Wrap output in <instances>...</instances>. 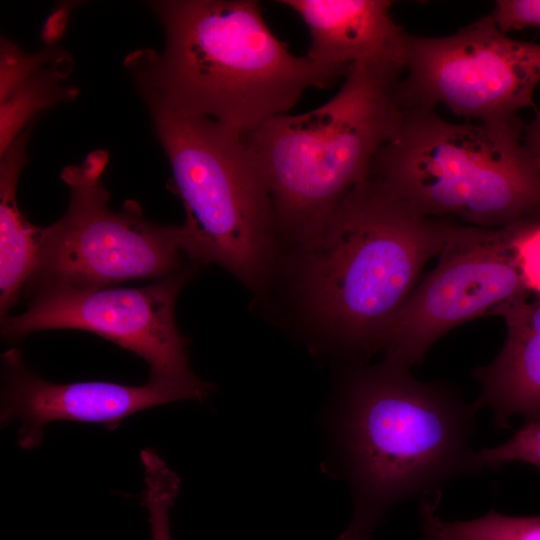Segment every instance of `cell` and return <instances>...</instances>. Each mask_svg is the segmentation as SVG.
<instances>
[{
	"label": "cell",
	"mask_w": 540,
	"mask_h": 540,
	"mask_svg": "<svg viewBox=\"0 0 540 540\" xmlns=\"http://www.w3.org/2000/svg\"><path fill=\"white\" fill-rule=\"evenodd\" d=\"M148 6L164 46L132 52L124 65L146 105L214 119L243 133L286 114L309 88L349 69L293 55L255 0H161Z\"/></svg>",
	"instance_id": "cell-1"
},
{
	"label": "cell",
	"mask_w": 540,
	"mask_h": 540,
	"mask_svg": "<svg viewBox=\"0 0 540 540\" xmlns=\"http://www.w3.org/2000/svg\"><path fill=\"white\" fill-rule=\"evenodd\" d=\"M478 409L455 389L420 381L386 359L349 374L334 431L354 509L337 540H372L393 507L441 495L451 481L477 473L471 442Z\"/></svg>",
	"instance_id": "cell-2"
},
{
	"label": "cell",
	"mask_w": 540,
	"mask_h": 540,
	"mask_svg": "<svg viewBox=\"0 0 540 540\" xmlns=\"http://www.w3.org/2000/svg\"><path fill=\"white\" fill-rule=\"evenodd\" d=\"M447 225L369 176L298 249L296 288L306 316L342 349H381L421 270L439 254Z\"/></svg>",
	"instance_id": "cell-3"
},
{
	"label": "cell",
	"mask_w": 540,
	"mask_h": 540,
	"mask_svg": "<svg viewBox=\"0 0 540 540\" xmlns=\"http://www.w3.org/2000/svg\"><path fill=\"white\" fill-rule=\"evenodd\" d=\"M403 72L396 63L354 64L325 104L275 116L243 133L270 191L279 237L297 249L306 246L369 178L376 154L403 116Z\"/></svg>",
	"instance_id": "cell-4"
},
{
	"label": "cell",
	"mask_w": 540,
	"mask_h": 540,
	"mask_svg": "<svg viewBox=\"0 0 540 540\" xmlns=\"http://www.w3.org/2000/svg\"><path fill=\"white\" fill-rule=\"evenodd\" d=\"M524 125L451 123L435 108H404L370 177L423 216L511 225L540 213V172L524 148Z\"/></svg>",
	"instance_id": "cell-5"
},
{
	"label": "cell",
	"mask_w": 540,
	"mask_h": 540,
	"mask_svg": "<svg viewBox=\"0 0 540 540\" xmlns=\"http://www.w3.org/2000/svg\"><path fill=\"white\" fill-rule=\"evenodd\" d=\"M147 107L185 209L184 254L221 266L265 294L279 232L270 191L243 132L207 117Z\"/></svg>",
	"instance_id": "cell-6"
},
{
	"label": "cell",
	"mask_w": 540,
	"mask_h": 540,
	"mask_svg": "<svg viewBox=\"0 0 540 540\" xmlns=\"http://www.w3.org/2000/svg\"><path fill=\"white\" fill-rule=\"evenodd\" d=\"M106 160L105 153L97 152L62 171L68 208L58 221L41 228L36 267L24 292L48 284L104 288L160 280L187 266L181 262V226L147 220L132 201L120 211L110 208L101 181Z\"/></svg>",
	"instance_id": "cell-7"
},
{
	"label": "cell",
	"mask_w": 540,
	"mask_h": 540,
	"mask_svg": "<svg viewBox=\"0 0 540 540\" xmlns=\"http://www.w3.org/2000/svg\"><path fill=\"white\" fill-rule=\"evenodd\" d=\"M540 83V44L515 40L490 13L444 37L407 35L399 85L403 108L445 105L479 123H522Z\"/></svg>",
	"instance_id": "cell-8"
},
{
	"label": "cell",
	"mask_w": 540,
	"mask_h": 540,
	"mask_svg": "<svg viewBox=\"0 0 540 540\" xmlns=\"http://www.w3.org/2000/svg\"><path fill=\"white\" fill-rule=\"evenodd\" d=\"M194 266L137 288H79L48 284L33 289L26 310L1 319V335L15 341L55 329L84 330L141 357L148 381L197 384L191 371L187 341L175 322V304Z\"/></svg>",
	"instance_id": "cell-9"
},
{
	"label": "cell",
	"mask_w": 540,
	"mask_h": 540,
	"mask_svg": "<svg viewBox=\"0 0 540 540\" xmlns=\"http://www.w3.org/2000/svg\"><path fill=\"white\" fill-rule=\"evenodd\" d=\"M438 256L390 324L381 347L384 359L411 368L454 327L500 315L530 295L504 227L448 224Z\"/></svg>",
	"instance_id": "cell-10"
},
{
	"label": "cell",
	"mask_w": 540,
	"mask_h": 540,
	"mask_svg": "<svg viewBox=\"0 0 540 540\" xmlns=\"http://www.w3.org/2000/svg\"><path fill=\"white\" fill-rule=\"evenodd\" d=\"M1 361L0 423L3 427L18 421V445L27 450L41 444L45 426L54 421L98 424L112 431L134 413L178 400H203L213 390L204 381L198 384L147 381L140 386L109 381L56 384L31 370L16 348L6 351Z\"/></svg>",
	"instance_id": "cell-11"
},
{
	"label": "cell",
	"mask_w": 540,
	"mask_h": 540,
	"mask_svg": "<svg viewBox=\"0 0 540 540\" xmlns=\"http://www.w3.org/2000/svg\"><path fill=\"white\" fill-rule=\"evenodd\" d=\"M305 23L306 57L324 68L349 69L358 63L404 66L408 33L391 15L388 0H279Z\"/></svg>",
	"instance_id": "cell-12"
},
{
	"label": "cell",
	"mask_w": 540,
	"mask_h": 540,
	"mask_svg": "<svg viewBox=\"0 0 540 540\" xmlns=\"http://www.w3.org/2000/svg\"><path fill=\"white\" fill-rule=\"evenodd\" d=\"M30 128L2 153L0 170V316L18 302L36 267L41 228L31 225L16 201L20 172L26 163Z\"/></svg>",
	"instance_id": "cell-13"
},
{
	"label": "cell",
	"mask_w": 540,
	"mask_h": 540,
	"mask_svg": "<svg viewBox=\"0 0 540 540\" xmlns=\"http://www.w3.org/2000/svg\"><path fill=\"white\" fill-rule=\"evenodd\" d=\"M441 496L420 500L423 540H540V516H509L492 509L470 520H445L436 511Z\"/></svg>",
	"instance_id": "cell-14"
},
{
	"label": "cell",
	"mask_w": 540,
	"mask_h": 540,
	"mask_svg": "<svg viewBox=\"0 0 540 540\" xmlns=\"http://www.w3.org/2000/svg\"><path fill=\"white\" fill-rule=\"evenodd\" d=\"M145 489L142 505L148 511L152 540H171L169 510L180 490V478L155 451L143 454Z\"/></svg>",
	"instance_id": "cell-15"
},
{
	"label": "cell",
	"mask_w": 540,
	"mask_h": 540,
	"mask_svg": "<svg viewBox=\"0 0 540 540\" xmlns=\"http://www.w3.org/2000/svg\"><path fill=\"white\" fill-rule=\"evenodd\" d=\"M514 462L540 470V413L526 418L524 425L505 442L476 450L474 454L478 472L496 470Z\"/></svg>",
	"instance_id": "cell-16"
},
{
	"label": "cell",
	"mask_w": 540,
	"mask_h": 540,
	"mask_svg": "<svg viewBox=\"0 0 540 540\" xmlns=\"http://www.w3.org/2000/svg\"><path fill=\"white\" fill-rule=\"evenodd\" d=\"M509 247L529 291L540 296V213L505 226Z\"/></svg>",
	"instance_id": "cell-17"
},
{
	"label": "cell",
	"mask_w": 540,
	"mask_h": 540,
	"mask_svg": "<svg viewBox=\"0 0 540 540\" xmlns=\"http://www.w3.org/2000/svg\"><path fill=\"white\" fill-rule=\"evenodd\" d=\"M490 15L504 33L525 27L540 28V0H498Z\"/></svg>",
	"instance_id": "cell-18"
},
{
	"label": "cell",
	"mask_w": 540,
	"mask_h": 540,
	"mask_svg": "<svg viewBox=\"0 0 540 540\" xmlns=\"http://www.w3.org/2000/svg\"><path fill=\"white\" fill-rule=\"evenodd\" d=\"M499 316L506 322L516 323L531 331L540 333V296L525 300L505 309Z\"/></svg>",
	"instance_id": "cell-19"
},
{
	"label": "cell",
	"mask_w": 540,
	"mask_h": 540,
	"mask_svg": "<svg viewBox=\"0 0 540 540\" xmlns=\"http://www.w3.org/2000/svg\"><path fill=\"white\" fill-rule=\"evenodd\" d=\"M522 141L528 156L540 172V110L524 125Z\"/></svg>",
	"instance_id": "cell-20"
}]
</instances>
